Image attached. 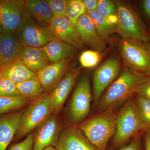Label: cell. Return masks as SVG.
<instances>
[{
  "label": "cell",
  "mask_w": 150,
  "mask_h": 150,
  "mask_svg": "<svg viewBox=\"0 0 150 150\" xmlns=\"http://www.w3.org/2000/svg\"><path fill=\"white\" fill-rule=\"evenodd\" d=\"M149 76L135 72L126 67L103 94L97 105L98 111L102 112L109 109H114L128 101L135 94L137 88Z\"/></svg>",
  "instance_id": "1"
},
{
  "label": "cell",
  "mask_w": 150,
  "mask_h": 150,
  "mask_svg": "<svg viewBox=\"0 0 150 150\" xmlns=\"http://www.w3.org/2000/svg\"><path fill=\"white\" fill-rule=\"evenodd\" d=\"M118 111L109 109L81 123L79 129L99 150H107L115 134Z\"/></svg>",
  "instance_id": "2"
},
{
  "label": "cell",
  "mask_w": 150,
  "mask_h": 150,
  "mask_svg": "<svg viewBox=\"0 0 150 150\" xmlns=\"http://www.w3.org/2000/svg\"><path fill=\"white\" fill-rule=\"evenodd\" d=\"M130 99L118 111L115 134L111 140V147L113 149L121 147L146 131L135 101Z\"/></svg>",
  "instance_id": "3"
},
{
  "label": "cell",
  "mask_w": 150,
  "mask_h": 150,
  "mask_svg": "<svg viewBox=\"0 0 150 150\" xmlns=\"http://www.w3.org/2000/svg\"><path fill=\"white\" fill-rule=\"evenodd\" d=\"M117 9L118 21L116 33L121 38H132L146 43L149 40L144 22L138 12L127 3L114 1Z\"/></svg>",
  "instance_id": "4"
},
{
  "label": "cell",
  "mask_w": 150,
  "mask_h": 150,
  "mask_svg": "<svg viewBox=\"0 0 150 150\" xmlns=\"http://www.w3.org/2000/svg\"><path fill=\"white\" fill-rule=\"evenodd\" d=\"M119 53L126 67L133 71L150 76V54L144 43L132 38H120Z\"/></svg>",
  "instance_id": "5"
},
{
  "label": "cell",
  "mask_w": 150,
  "mask_h": 150,
  "mask_svg": "<svg viewBox=\"0 0 150 150\" xmlns=\"http://www.w3.org/2000/svg\"><path fill=\"white\" fill-rule=\"evenodd\" d=\"M92 98L89 77L86 74L75 88L70 101L68 111L71 123L79 124L88 115Z\"/></svg>",
  "instance_id": "6"
},
{
  "label": "cell",
  "mask_w": 150,
  "mask_h": 150,
  "mask_svg": "<svg viewBox=\"0 0 150 150\" xmlns=\"http://www.w3.org/2000/svg\"><path fill=\"white\" fill-rule=\"evenodd\" d=\"M15 33L23 47H42L55 38L48 27L38 24L25 12Z\"/></svg>",
  "instance_id": "7"
},
{
  "label": "cell",
  "mask_w": 150,
  "mask_h": 150,
  "mask_svg": "<svg viewBox=\"0 0 150 150\" xmlns=\"http://www.w3.org/2000/svg\"><path fill=\"white\" fill-rule=\"evenodd\" d=\"M52 113L48 95L35 100L23 112L16 136L21 138L28 135Z\"/></svg>",
  "instance_id": "8"
},
{
  "label": "cell",
  "mask_w": 150,
  "mask_h": 150,
  "mask_svg": "<svg viewBox=\"0 0 150 150\" xmlns=\"http://www.w3.org/2000/svg\"><path fill=\"white\" fill-rule=\"evenodd\" d=\"M121 64L114 59H108L95 70L93 75V98L97 105L103 92L119 76Z\"/></svg>",
  "instance_id": "9"
},
{
  "label": "cell",
  "mask_w": 150,
  "mask_h": 150,
  "mask_svg": "<svg viewBox=\"0 0 150 150\" xmlns=\"http://www.w3.org/2000/svg\"><path fill=\"white\" fill-rule=\"evenodd\" d=\"M80 73L79 67H72L48 95L53 113H58L76 83Z\"/></svg>",
  "instance_id": "10"
},
{
  "label": "cell",
  "mask_w": 150,
  "mask_h": 150,
  "mask_svg": "<svg viewBox=\"0 0 150 150\" xmlns=\"http://www.w3.org/2000/svg\"><path fill=\"white\" fill-rule=\"evenodd\" d=\"M60 134L58 119L56 115H51L36 128L33 150H43L49 146L56 148Z\"/></svg>",
  "instance_id": "11"
},
{
  "label": "cell",
  "mask_w": 150,
  "mask_h": 150,
  "mask_svg": "<svg viewBox=\"0 0 150 150\" xmlns=\"http://www.w3.org/2000/svg\"><path fill=\"white\" fill-rule=\"evenodd\" d=\"M25 1L0 0V24L3 31L15 33L24 12Z\"/></svg>",
  "instance_id": "12"
},
{
  "label": "cell",
  "mask_w": 150,
  "mask_h": 150,
  "mask_svg": "<svg viewBox=\"0 0 150 150\" xmlns=\"http://www.w3.org/2000/svg\"><path fill=\"white\" fill-rule=\"evenodd\" d=\"M55 38L74 46L76 49L83 48L77 30L67 17H54L48 27Z\"/></svg>",
  "instance_id": "13"
},
{
  "label": "cell",
  "mask_w": 150,
  "mask_h": 150,
  "mask_svg": "<svg viewBox=\"0 0 150 150\" xmlns=\"http://www.w3.org/2000/svg\"><path fill=\"white\" fill-rule=\"evenodd\" d=\"M65 59L52 63L36 73L45 92H51L68 71L71 68L72 59Z\"/></svg>",
  "instance_id": "14"
},
{
  "label": "cell",
  "mask_w": 150,
  "mask_h": 150,
  "mask_svg": "<svg viewBox=\"0 0 150 150\" xmlns=\"http://www.w3.org/2000/svg\"><path fill=\"white\" fill-rule=\"evenodd\" d=\"M76 28L83 45H87L101 54L106 51V43L98 35L87 12L79 19Z\"/></svg>",
  "instance_id": "15"
},
{
  "label": "cell",
  "mask_w": 150,
  "mask_h": 150,
  "mask_svg": "<svg viewBox=\"0 0 150 150\" xmlns=\"http://www.w3.org/2000/svg\"><path fill=\"white\" fill-rule=\"evenodd\" d=\"M57 150H99L79 129L68 127L60 133Z\"/></svg>",
  "instance_id": "16"
},
{
  "label": "cell",
  "mask_w": 150,
  "mask_h": 150,
  "mask_svg": "<svg viewBox=\"0 0 150 150\" xmlns=\"http://www.w3.org/2000/svg\"><path fill=\"white\" fill-rule=\"evenodd\" d=\"M23 48L15 33L3 30L0 33L1 69L12 62L20 59Z\"/></svg>",
  "instance_id": "17"
},
{
  "label": "cell",
  "mask_w": 150,
  "mask_h": 150,
  "mask_svg": "<svg viewBox=\"0 0 150 150\" xmlns=\"http://www.w3.org/2000/svg\"><path fill=\"white\" fill-rule=\"evenodd\" d=\"M22 112H11L0 117V150H6L18 130Z\"/></svg>",
  "instance_id": "18"
},
{
  "label": "cell",
  "mask_w": 150,
  "mask_h": 150,
  "mask_svg": "<svg viewBox=\"0 0 150 150\" xmlns=\"http://www.w3.org/2000/svg\"><path fill=\"white\" fill-rule=\"evenodd\" d=\"M24 12L37 23L44 27H48L54 17L48 0L25 1Z\"/></svg>",
  "instance_id": "19"
},
{
  "label": "cell",
  "mask_w": 150,
  "mask_h": 150,
  "mask_svg": "<svg viewBox=\"0 0 150 150\" xmlns=\"http://www.w3.org/2000/svg\"><path fill=\"white\" fill-rule=\"evenodd\" d=\"M0 77L6 78L16 84L38 79L36 73L28 69L21 59L3 67L0 70Z\"/></svg>",
  "instance_id": "20"
},
{
  "label": "cell",
  "mask_w": 150,
  "mask_h": 150,
  "mask_svg": "<svg viewBox=\"0 0 150 150\" xmlns=\"http://www.w3.org/2000/svg\"><path fill=\"white\" fill-rule=\"evenodd\" d=\"M21 59L28 69L35 73L52 64L42 47H24Z\"/></svg>",
  "instance_id": "21"
},
{
  "label": "cell",
  "mask_w": 150,
  "mask_h": 150,
  "mask_svg": "<svg viewBox=\"0 0 150 150\" xmlns=\"http://www.w3.org/2000/svg\"><path fill=\"white\" fill-rule=\"evenodd\" d=\"M42 48L51 63L72 58L76 52L74 46L56 38Z\"/></svg>",
  "instance_id": "22"
},
{
  "label": "cell",
  "mask_w": 150,
  "mask_h": 150,
  "mask_svg": "<svg viewBox=\"0 0 150 150\" xmlns=\"http://www.w3.org/2000/svg\"><path fill=\"white\" fill-rule=\"evenodd\" d=\"M98 35L105 43L109 42L110 36L116 33V25L113 24L97 11L87 12Z\"/></svg>",
  "instance_id": "23"
},
{
  "label": "cell",
  "mask_w": 150,
  "mask_h": 150,
  "mask_svg": "<svg viewBox=\"0 0 150 150\" xmlns=\"http://www.w3.org/2000/svg\"><path fill=\"white\" fill-rule=\"evenodd\" d=\"M16 86L21 96L29 100L38 99L43 96L45 92L38 79L16 84Z\"/></svg>",
  "instance_id": "24"
},
{
  "label": "cell",
  "mask_w": 150,
  "mask_h": 150,
  "mask_svg": "<svg viewBox=\"0 0 150 150\" xmlns=\"http://www.w3.org/2000/svg\"><path fill=\"white\" fill-rule=\"evenodd\" d=\"M29 101L22 96H0V115L19 109L26 105Z\"/></svg>",
  "instance_id": "25"
},
{
  "label": "cell",
  "mask_w": 150,
  "mask_h": 150,
  "mask_svg": "<svg viewBox=\"0 0 150 150\" xmlns=\"http://www.w3.org/2000/svg\"><path fill=\"white\" fill-rule=\"evenodd\" d=\"M86 12L83 1L69 0L65 16L76 27L79 19Z\"/></svg>",
  "instance_id": "26"
},
{
  "label": "cell",
  "mask_w": 150,
  "mask_h": 150,
  "mask_svg": "<svg viewBox=\"0 0 150 150\" xmlns=\"http://www.w3.org/2000/svg\"><path fill=\"white\" fill-rule=\"evenodd\" d=\"M96 11L113 24L117 23V9L114 1L110 0H99Z\"/></svg>",
  "instance_id": "27"
},
{
  "label": "cell",
  "mask_w": 150,
  "mask_h": 150,
  "mask_svg": "<svg viewBox=\"0 0 150 150\" xmlns=\"http://www.w3.org/2000/svg\"><path fill=\"white\" fill-rule=\"evenodd\" d=\"M135 103L146 131H150V100L136 96Z\"/></svg>",
  "instance_id": "28"
},
{
  "label": "cell",
  "mask_w": 150,
  "mask_h": 150,
  "mask_svg": "<svg viewBox=\"0 0 150 150\" xmlns=\"http://www.w3.org/2000/svg\"><path fill=\"white\" fill-rule=\"evenodd\" d=\"M102 55L103 54L94 50L84 51L80 56V63L84 68H93L101 60Z\"/></svg>",
  "instance_id": "29"
},
{
  "label": "cell",
  "mask_w": 150,
  "mask_h": 150,
  "mask_svg": "<svg viewBox=\"0 0 150 150\" xmlns=\"http://www.w3.org/2000/svg\"><path fill=\"white\" fill-rule=\"evenodd\" d=\"M21 96L17 88L16 84L6 78L0 77V96Z\"/></svg>",
  "instance_id": "30"
},
{
  "label": "cell",
  "mask_w": 150,
  "mask_h": 150,
  "mask_svg": "<svg viewBox=\"0 0 150 150\" xmlns=\"http://www.w3.org/2000/svg\"><path fill=\"white\" fill-rule=\"evenodd\" d=\"M54 17L65 16L69 0H48Z\"/></svg>",
  "instance_id": "31"
},
{
  "label": "cell",
  "mask_w": 150,
  "mask_h": 150,
  "mask_svg": "<svg viewBox=\"0 0 150 150\" xmlns=\"http://www.w3.org/2000/svg\"><path fill=\"white\" fill-rule=\"evenodd\" d=\"M143 134H140L134 137L127 144L118 149H113L108 147L107 150H145L144 142L142 140Z\"/></svg>",
  "instance_id": "32"
},
{
  "label": "cell",
  "mask_w": 150,
  "mask_h": 150,
  "mask_svg": "<svg viewBox=\"0 0 150 150\" xmlns=\"http://www.w3.org/2000/svg\"><path fill=\"white\" fill-rule=\"evenodd\" d=\"M33 135L30 134L22 141L11 146L8 150H33Z\"/></svg>",
  "instance_id": "33"
},
{
  "label": "cell",
  "mask_w": 150,
  "mask_h": 150,
  "mask_svg": "<svg viewBox=\"0 0 150 150\" xmlns=\"http://www.w3.org/2000/svg\"><path fill=\"white\" fill-rule=\"evenodd\" d=\"M135 94L150 101V76L137 88Z\"/></svg>",
  "instance_id": "34"
},
{
  "label": "cell",
  "mask_w": 150,
  "mask_h": 150,
  "mask_svg": "<svg viewBox=\"0 0 150 150\" xmlns=\"http://www.w3.org/2000/svg\"><path fill=\"white\" fill-rule=\"evenodd\" d=\"M99 0H83L87 12L97 10Z\"/></svg>",
  "instance_id": "35"
},
{
  "label": "cell",
  "mask_w": 150,
  "mask_h": 150,
  "mask_svg": "<svg viewBox=\"0 0 150 150\" xmlns=\"http://www.w3.org/2000/svg\"><path fill=\"white\" fill-rule=\"evenodd\" d=\"M141 5L145 16L150 21V0L141 1Z\"/></svg>",
  "instance_id": "36"
},
{
  "label": "cell",
  "mask_w": 150,
  "mask_h": 150,
  "mask_svg": "<svg viewBox=\"0 0 150 150\" xmlns=\"http://www.w3.org/2000/svg\"><path fill=\"white\" fill-rule=\"evenodd\" d=\"M145 150H150V131H146L143 135Z\"/></svg>",
  "instance_id": "37"
},
{
  "label": "cell",
  "mask_w": 150,
  "mask_h": 150,
  "mask_svg": "<svg viewBox=\"0 0 150 150\" xmlns=\"http://www.w3.org/2000/svg\"><path fill=\"white\" fill-rule=\"evenodd\" d=\"M148 37H149V40L147 42L144 43L145 46L146 47L150 54V35H148Z\"/></svg>",
  "instance_id": "38"
},
{
  "label": "cell",
  "mask_w": 150,
  "mask_h": 150,
  "mask_svg": "<svg viewBox=\"0 0 150 150\" xmlns=\"http://www.w3.org/2000/svg\"><path fill=\"white\" fill-rule=\"evenodd\" d=\"M43 150H57L56 149V148L54 147L53 146H49L48 147L45 148Z\"/></svg>",
  "instance_id": "39"
},
{
  "label": "cell",
  "mask_w": 150,
  "mask_h": 150,
  "mask_svg": "<svg viewBox=\"0 0 150 150\" xmlns=\"http://www.w3.org/2000/svg\"><path fill=\"white\" fill-rule=\"evenodd\" d=\"M147 33L148 35H150V28L149 29V30L147 31Z\"/></svg>",
  "instance_id": "40"
},
{
  "label": "cell",
  "mask_w": 150,
  "mask_h": 150,
  "mask_svg": "<svg viewBox=\"0 0 150 150\" xmlns=\"http://www.w3.org/2000/svg\"><path fill=\"white\" fill-rule=\"evenodd\" d=\"M3 31L2 28L1 26V24H0V33Z\"/></svg>",
  "instance_id": "41"
},
{
  "label": "cell",
  "mask_w": 150,
  "mask_h": 150,
  "mask_svg": "<svg viewBox=\"0 0 150 150\" xmlns=\"http://www.w3.org/2000/svg\"><path fill=\"white\" fill-rule=\"evenodd\" d=\"M1 68V59H0V70Z\"/></svg>",
  "instance_id": "42"
}]
</instances>
